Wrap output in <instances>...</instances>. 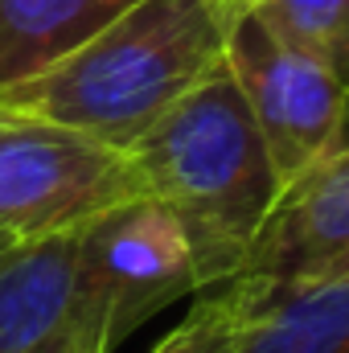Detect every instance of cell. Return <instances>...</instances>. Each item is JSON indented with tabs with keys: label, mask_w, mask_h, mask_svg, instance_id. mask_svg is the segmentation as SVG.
Segmentation results:
<instances>
[{
	"label": "cell",
	"mask_w": 349,
	"mask_h": 353,
	"mask_svg": "<svg viewBox=\"0 0 349 353\" xmlns=\"http://www.w3.org/2000/svg\"><path fill=\"white\" fill-rule=\"evenodd\" d=\"M243 8L247 0H140L54 70L0 90V107L128 152L226 66Z\"/></svg>",
	"instance_id": "6da1fadb"
},
{
	"label": "cell",
	"mask_w": 349,
	"mask_h": 353,
	"mask_svg": "<svg viewBox=\"0 0 349 353\" xmlns=\"http://www.w3.org/2000/svg\"><path fill=\"white\" fill-rule=\"evenodd\" d=\"M128 157L140 189L185 226L206 292L230 283L283 197L271 148L230 66L189 90Z\"/></svg>",
	"instance_id": "7a4b0ae2"
},
{
	"label": "cell",
	"mask_w": 349,
	"mask_h": 353,
	"mask_svg": "<svg viewBox=\"0 0 349 353\" xmlns=\"http://www.w3.org/2000/svg\"><path fill=\"white\" fill-rule=\"evenodd\" d=\"M206 292L185 226L148 193H136L79 230L70 329L83 353H115L173 300Z\"/></svg>",
	"instance_id": "3957f363"
},
{
	"label": "cell",
	"mask_w": 349,
	"mask_h": 353,
	"mask_svg": "<svg viewBox=\"0 0 349 353\" xmlns=\"http://www.w3.org/2000/svg\"><path fill=\"white\" fill-rule=\"evenodd\" d=\"M136 193L144 189L128 152L0 107V234L17 243L74 234Z\"/></svg>",
	"instance_id": "277c9868"
},
{
	"label": "cell",
	"mask_w": 349,
	"mask_h": 353,
	"mask_svg": "<svg viewBox=\"0 0 349 353\" xmlns=\"http://www.w3.org/2000/svg\"><path fill=\"white\" fill-rule=\"evenodd\" d=\"M226 66L251 103L283 189L349 136V87L321 62L279 41L251 8L230 29Z\"/></svg>",
	"instance_id": "5b68a950"
},
{
	"label": "cell",
	"mask_w": 349,
	"mask_h": 353,
	"mask_svg": "<svg viewBox=\"0 0 349 353\" xmlns=\"http://www.w3.org/2000/svg\"><path fill=\"white\" fill-rule=\"evenodd\" d=\"M333 279H349V136L283 189L239 275L222 288L251 312L279 292Z\"/></svg>",
	"instance_id": "8992f818"
},
{
	"label": "cell",
	"mask_w": 349,
	"mask_h": 353,
	"mask_svg": "<svg viewBox=\"0 0 349 353\" xmlns=\"http://www.w3.org/2000/svg\"><path fill=\"white\" fill-rule=\"evenodd\" d=\"M74 234L12 243L0 255V353H33L70 325Z\"/></svg>",
	"instance_id": "52a82bcc"
},
{
	"label": "cell",
	"mask_w": 349,
	"mask_h": 353,
	"mask_svg": "<svg viewBox=\"0 0 349 353\" xmlns=\"http://www.w3.org/2000/svg\"><path fill=\"white\" fill-rule=\"evenodd\" d=\"M140 0H0V90L29 83Z\"/></svg>",
	"instance_id": "ba28073f"
},
{
	"label": "cell",
	"mask_w": 349,
	"mask_h": 353,
	"mask_svg": "<svg viewBox=\"0 0 349 353\" xmlns=\"http://www.w3.org/2000/svg\"><path fill=\"white\" fill-rule=\"evenodd\" d=\"M235 353H349V279L292 288L243 312Z\"/></svg>",
	"instance_id": "9c48e42d"
},
{
	"label": "cell",
	"mask_w": 349,
	"mask_h": 353,
	"mask_svg": "<svg viewBox=\"0 0 349 353\" xmlns=\"http://www.w3.org/2000/svg\"><path fill=\"white\" fill-rule=\"evenodd\" d=\"M247 8L279 41L349 87V0H247Z\"/></svg>",
	"instance_id": "30bf717a"
},
{
	"label": "cell",
	"mask_w": 349,
	"mask_h": 353,
	"mask_svg": "<svg viewBox=\"0 0 349 353\" xmlns=\"http://www.w3.org/2000/svg\"><path fill=\"white\" fill-rule=\"evenodd\" d=\"M243 333V308L226 288H210L189 316L148 353H235Z\"/></svg>",
	"instance_id": "8fae6325"
},
{
	"label": "cell",
	"mask_w": 349,
	"mask_h": 353,
	"mask_svg": "<svg viewBox=\"0 0 349 353\" xmlns=\"http://www.w3.org/2000/svg\"><path fill=\"white\" fill-rule=\"evenodd\" d=\"M33 353H83V345H79V337H74V329L66 325L58 337H50L46 345H37Z\"/></svg>",
	"instance_id": "7c38bea8"
},
{
	"label": "cell",
	"mask_w": 349,
	"mask_h": 353,
	"mask_svg": "<svg viewBox=\"0 0 349 353\" xmlns=\"http://www.w3.org/2000/svg\"><path fill=\"white\" fill-rule=\"evenodd\" d=\"M12 243H17V239H8V234H0V255H4V251H8Z\"/></svg>",
	"instance_id": "4fadbf2b"
}]
</instances>
